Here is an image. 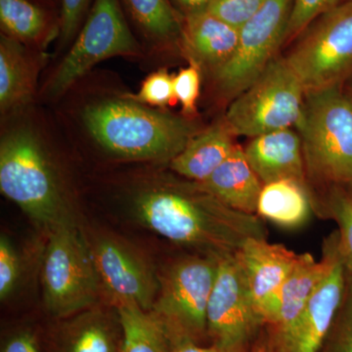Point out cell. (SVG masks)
<instances>
[{"mask_svg": "<svg viewBox=\"0 0 352 352\" xmlns=\"http://www.w3.org/2000/svg\"><path fill=\"white\" fill-rule=\"evenodd\" d=\"M41 276L44 303L56 318L96 307L103 296L89 244L75 221L48 232Z\"/></svg>", "mask_w": 352, "mask_h": 352, "instance_id": "5b68a950", "label": "cell"}, {"mask_svg": "<svg viewBox=\"0 0 352 352\" xmlns=\"http://www.w3.org/2000/svg\"><path fill=\"white\" fill-rule=\"evenodd\" d=\"M201 184L228 207L245 214H256L263 183L240 146H236L230 156Z\"/></svg>", "mask_w": 352, "mask_h": 352, "instance_id": "d6986e66", "label": "cell"}, {"mask_svg": "<svg viewBox=\"0 0 352 352\" xmlns=\"http://www.w3.org/2000/svg\"><path fill=\"white\" fill-rule=\"evenodd\" d=\"M171 352H248V351H232L214 344L210 346H201L192 340H182L171 344Z\"/></svg>", "mask_w": 352, "mask_h": 352, "instance_id": "e575fe53", "label": "cell"}, {"mask_svg": "<svg viewBox=\"0 0 352 352\" xmlns=\"http://www.w3.org/2000/svg\"><path fill=\"white\" fill-rule=\"evenodd\" d=\"M122 336V352H171L164 326L150 311L124 303L115 307Z\"/></svg>", "mask_w": 352, "mask_h": 352, "instance_id": "cb8c5ba5", "label": "cell"}, {"mask_svg": "<svg viewBox=\"0 0 352 352\" xmlns=\"http://www.w3.org/2000/svg\"><path fill=\"white\" fill-rule=\"evenodd\" d=\"M217 261L212 256H190L175 261L159 278V291L150 312L164 326L171 344H198L207 330V309Z\"/></svg>", "mask_w": 352, "mask_h": 352, "instance_id": "8992f818", "label": "cell"}, {"mask_svg": "<svg viewBox=\"0 0 352 352\" xmlns=\"http://www.w3.org/2000/svg\"><path fill=\"white\" fill-rule=\"evenodd\" d=\"M307 170L333 186H352V99L342 87L305 92L296 122Z\"/></svg>", "mask_w": 352, "mask_h": 352, "instance_id": "277c9868", "label": "cell"}, {"mask_svg": "<svg viewBox=\"0 0 352 352\" xmlns=\"http://www.w3.org/2000/svg\"><path fill=\"white\" fill-rule=\"evenodd\" d=\"M20 258L6 236L0 238V298L6 300L16 288L20 276Z\"/></svg>", "mask_w": 352, "mask_h": 352, "instance_id": "4dcf8cb0", "label": "cell"}, {"mask_svg": "<svg viewBox=\"0 0 352 352\" xmlns=\"http://www.w3.org/2000/svg\"><path fill=\"white\" fill-rule=\"evenodd\" d=\"M347 288L349 277L338 240L327 276L303 308L293 328L281 339L275 338L277 352H318L335 325Z\"/></svg>", "mask_w": 352, "mask_h": 352, "instance_id": "4fadbf2b", "label": "cell"}, {"mask_svg": "<svg viewBox=\"0 0 352 352\" xmlns=\"http://www.w3.org/2000/svg\"><path fill=\"white\" fill-rule=\"evenodd\" d=\"M52 337V352H122L117 310L96 307L60 319Z\"/></svg>", "mask_w": 352, "mask_h": 352, "instance_id": "9a60e30c", "label": "cell"}, {"mask_svg": "<svg viewBox=\"0 0 352 352\" xmlns=\"http://www.w3.org/2000/svg\"><path fill=\"white\" fill-rule=\"evenodd\" d=\"M235 256L264 324L274 325L282 288L300 261V254L283 245L251 238Z\"/></svg>", "mask_w": 352, "mask_h": 352, "instance_id": "5bb4252c", "label": "cell"}, {"mask_svg": "<svg viewBox=\"0 0 352 352\" xmlns=\"http://www.w3.org/2000/svg\"><path fill=\"white\" fill-rule=\"evenodd\" d=\"M180 6L184 9L186 14L199 12V11L207 10L208 7L214 0H177Z\"/></svg>", "mask_w": 352, "mask_h": 352, "instance_id": "d590c367", "label": "cell"}, {"mask_svg": "<svg viewBox=\"0 0 352 352\" xmlns=\"http://www.w3.org/2000/svg\"><path fill=\"white\" fill-rule=\"evenodd\" d=\"M311 201L307 184L284 179L264 184L259 195L256 214L285 227L296 228L307 221Z\"/></svg>", "mask_w": 352, "mask_h": 352, "instance_id": "7402d4cb", "label": "cell"}, {"mask_svg": "<svg viewBox=\"0 0 352 352\" xmlns=\"http://www.w3.org/2000/svg\"><path fill=\"white\" fill-rule=\"evenodd\" d=\"M91 0H61L59 36L62 43H69L80 32V25L87 15Z\"/></svg>", "mask_w": 352, "mask_h": 352, "instance_id": "1f68e13d", "label": "cell"}, {"mask_svg": "<svg viewBox=\"0 0 352 352\" xmlns=\"http://www.w3.org/2000/svg\"><path fill=\"white\" fill-rule=\"evenodd\" d=\"M132 203L148 228L203 256L219 259L236 254L251 238L266 239L258 215L228 207L201 183L182 176L151 178L134 192Z\"/></svg>", "mask_w": 352, "mask_h": 352, "instance_id": "6da1fadb", "label": "cell"}, {"mask_svg": "<svg viewBox=\"0 0 352 352\" xmlns=\"http://www.w3.org/2000/svg\"><path fill=\"white\" fill-rule=\"evenodd\" d=\"M263 324L235 254L219 258L207 309L208 336L212 344L248 351Z\"/></svg>", "mask_w": 352, "mask_h": 352, "instance_id": "8fae6325", "label": "cell"}, {"mask_svg": "<svg viewBox=\"0 0 352 352\" xmlns=\"http://www.w3.org/2000/svg\"><path fill=\"white\" fill-rule=\"evenodd\" d=\"M340 3V0H294L284 43L302 34L314 21Z\"/></svg>", "mask_w": 352, "mask_h": 352, "instance_id": "4316f807", "label": "cell"}, {"mask_svg": "<svg viewBox=\"0 0 352 352\" xmlns=\"http://www.w3.org/2000/svg\"><path fill=\"white\" fill-rule=\"evenodd\" d=\"M233 136L224 122L198 132L168 164L170 170L186 179L206 182L235 149Z\"/></svg>", "mask_w": 352, "mask_h": 352, "instance_id": "ffe728a7", "label": "cell"}, {"mask_svg": "<svg viewBox=\"0 0 352 352\" xmlns=\"http://www.w3.org/2000/svg\"><path fill=\"white\" fill-rule=\"evenodd\" d=\"M1 352H41L36 338L30 332H19L6 340Z\"/></svg>", "mask_w": 352, "mask_h": 352, "instance_id": "836d02e7", "label": "cell"}, {"mask_svg": "<svg viewBox=\"0 0 352 352\" xmlns=\"http://www.w3.org/2000/svg\"><path fill=\"white\" fill-rule=\"evenodd\" d=\"M80 119L104 151L127 161L170 164L200 132L192 120L153 110L127 94L87 103Z\"/></svg>", "mask_w": 352, "mask_h": 352, "instance_id": "7a4b0ae2", "label": "cell"}, {"mask_svg": "<svg viewBox=\"0 0 352 352\" xmlns=\"http://www.w3.org/2000/svg\"><path fill=\"white\" fill-rule=\"evenodd\" d=\"M292 6V0H265L240 28L235 54L212 74L224 96L234 99L242 94L274 59L273 55L284 43Z\"/></svg>", "mask_w": 352, "mask_h": 352, "instance_id": "30bf717a", "label": "cell"}, {"mask_svg": "<svg viewBox=\"0 0 352 352\" xmlns=\"http://www.w3.org/2000/svg\"><path fill=\"white\" fill-rule=\"evenodd\" d=\"M286 57L305 92L342 87L352 75V1L323 14Z\"/></svg>", "mask_w": 352, "mask_h": 352, "instance_id": "ba28073f", "label": "cell"}, {"mask_svg": "<svg viewBox=\"0 0 352 352\" xmlns=\"http://www.w3.org/2000/svg\"><path fill=\"white\" fill-rule=\"evenodd\" d=\"M127 96L143 105L166 107L175 100L173 76L166 69L155 72L145 78L138 94Z\"/></svg>", "mask_w": 352, "mask_h": 352, "instance_id": "83f0119b", "label": "cell"}, {"mask_svg": "<svg viewBox=\"0 0 352 352\" xmlns=\"http://www.w3.org/2000/svg\"><path fill=\"white\" fill-rule=\"evenodd\" d=\"M88 244L102 293L113 307L132 303L150 311L159 291V278L145 256L113 235H95Z\"/></svg>", "mask_w": 352, "mask_h": 352, "instance_id": "7c38bea8", "label": "cell"}, {"mask_svg": "<svg viewBox=\"0 0 352 352\" xmlns=\"http://www.w3.org/2000/svg\"><path fill=\"white\" fill-rule=\"evenodd\" d=\"M349 190H351V191L352 192V186L351 187V189H349Z\"/></svg>", "mask_w": 352, "mask_h": 352, "instance_id": "f35d334b", "label": "cell"}, {"mask_svg": "<svg viewBox=\"0 0 352 352\" xmlns=\"http://www.w3.org/2000/svg\"><path fill=\"white\" fill-rule=\"evenodd\" d=\"M146 38L157 45L182 38V22L168 0H124Z\"/></svg>", "mask_w": 352, "mask_h": 352, "instance_id": "d4e9b609", "label": "cell"}, {"mask_svg": "<svg viewBox=\"0 0 352 352\" xmlns=\"http://www.w3.org/2000/svg\"><path fill=\"white\" fill-rule=\"evenodd\" d=\"M25 44L1 34L0 39V110L15 112L29 104L36 87V62Z\"/></svg>", "mask_w": 352, "mask_h": 352, "instance_id": "44dd1931", "label": "cell"}, {"mask_svg": "<svg viewBox=\"0 0 352 352\" xmlns=\"http://www.w3.org/2000/svg\"><path fill=\"white\" fill-rule=\"evenodd\" d=\"M0 190L47 233L75 221L55 164L32 127H12L2 135Z\"/></svg>", "mask_w": 352, "mask_h": 352, "instance_id": "3957f363", "label": "cell"}, {"mask_svg": "<svg viewBox=\"0 0 352 352\" xmlns=\"http://www.w3.org/2000/svg\"><path fill=\"white\" fill-rule=\"evenodd\" d=\"M328 210L339 226V245L349 283L352 286V192L344 186H333Z\"/></svg>", "mask_w": 352, "mask_h": 352, "instance_id": "484cf974", "label": "cell"}, {"mask_svg": "<svg viewBox=\"0 0 352 352\" xmlns=\"http://www.w3.org/2000/svg\"><path fill=\"white\" fill-rule=\"evenodd\" d=\"M338 240L337 231L326 241L321 261H317L310 254H300L280 295L276 320L273 325L277 330L276 339H281L293 328L303 308L327 276Z\"/></svg>", "mask_w": 352, "mask_h": 352, "instance_id": "ac0fdd59", "label": "cell"}, {"mask_svg": "<svg viewBox=\"0 0 352 352\" xmlns=\"http://www.w3.org/2000/svg\"><path fill=\"white\" fill-rule=\"evenodd\" d=\"M305 95V88L286 58H274L233 99L224 122L234 135L252 138L291 129L302 116Z\"/></svg>", "mask_w": 352, "mask_h": 352, "instance_id": "52a82bcc", "label": "cell"}, {"mask_svg": "<svg viewBox=\"0 0 352 352\" xmlns=\"http://www.w3.org/2000/svg\"><path fill=\"white\" fill-rule=\"evenodd\" d=\"M252 170L264 184L291 179L307 184L302 139L292 129L263 134L244 149Z\"/></svg>", "mask_w": 352, "mask_h": 352, "instance_id": "2e32d148", "label": "cell"}, {"mask_svg": "<svg viewBox=\"0 0 352 352\" xmlns=\"http://www.w3.org/2000/svg\"><path fill=\"white\" fill-rule=\"evenodd\" d=\"M344 1H352V0H344Z\"/></svg>", "mask_w": 352, "mask_h": 352, "instance_id": "74e56055", "label": "cell"}, {"mask_svg": "<svg viewBox=\"0 0 352 352\" xmlns=\"http://www.w3.org/2000/svg\"><path fill=\"white\" fill-rule=\"evenodd\" d=\"M2 34L25 45H44L60 27L36 0H0Z\"/></svg>", "mask_w": 352, "mask_h": 352, "instance_id": "603a6c76", "label": "cell"}, {"mask_svg": "<svg viewBox=\"0 0 352 352\" xmlns=\"http://www.w3.org/2000/svg\"><path fill=\"white\" fill-rule=\"evenodd\" d=\"M332 352H352V286L349 281L346 300L335 322Z\"/></svg>", "mask_w": 352, "mask_h": 352, "instance_id": "d6a6232c", "label": "cell"}, {"mask_svg": "<svg viewBox=\"0 0 352 352\" xmlns=\"http://www.w3.org/2000/svg\"><path fill=\"white\" fill-rule=\"evenodd\" d=\"M182 41L193 63L214 74L235 54L239 29L210 11H199L185 15Z\"/></svg>", "mask_w": 352, "mask_h": 352, "instance_id": "e0dca14e", "label": "cell"}, {"mask_svg": "<svg viewBox=\"0 0 352 352\" xmlns=\"http://www.w3.org/2000/svg\"><path fill=\"white\" fill-rule=\"evenodd\" d=\"M251 352H277L276 339L261 340Z\"/></svg>", "mask_w": 352, "mask_h": 352, "instance_id": "8d00e7d4", "label": "cell"}, {"mask_svg": "<svg viewBox=\"0 0 352 352\" xmlns=\"http://www.w3.org/2000/svg\"><path fill=\"white\" fill-rule=\"evenodd\" d=\"M140 54L119 0H94L75 43L46 85L45 94L50 98L62 96L103 60Z\"/></svg>", "mask_w": 352, "mask_h": 352, "instance_id": "9c48e42d", "label": "cell"}, {"mask_svg": "<svg viewBox=\"0 0 352 352\" xmlns=\"http://www.w3.org/2000/svg\"><path fill=\"white\" fill-rule=\"evenodd\" d=\"M264 1L265 0H214L207 10L240 29L258 12Z\"/></svg>", "mask_w": 352, "mask_h": 352, "instance_id": "f546056e", "label": "cell"}, {"mask_svg": "<svg viewBox=\"0 0 352 352\" xmlns=\"http://www.w3.org/2000/svg\"><path fill=\"white\" fill-rule=\"evenodd\" d=\"M200 87V68L194 63L180 69L177 75L173 76L175 100L182 104L185 115H193L196 112Z\"/></svg>", "mask_w": 352, "mask_h": 352, "instance_id": "f1b7e54d", "label": "cell"}]
</instances>
